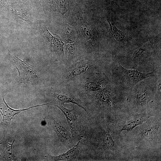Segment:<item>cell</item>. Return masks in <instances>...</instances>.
Segmentation results:
<instances>
[{
  "label": "cell",
  "instance_id": "obj_1",
  "mask_svg": "<svg viewBox=\"0 0 161 161\" xmlns=\"http://www.w3.org/2000/svg\"><path fill=\"white\" fill-rule=\"evenodd\" d=\"M154 66L152 72L144 73L137 69H129L123 66L119 63L113 64L112 77L114 84L121 88L130 89L140 81L148 77L157 76Z\"/></svg>",
  "mask_w": 161,
  "mask_h": 161
},
{
  "label": "cell",
  "instance_id": "obj_2",
  "mask_svg": "<svg viewBox=\"0 0 161 161\" xmlns=\"http://www.w3.org/2000/svg\"><path fill=\"white\" fill-rule=\"evenodd\" d=\"M151 77L140 81L131 89L135 95L136 103L139 106L143 107L147 105L154 91L156 89L158 80L157 82L150 78Z\"/></svg>",
  "mask_w": 161,
  "mask_h": 161
},
{
  "label": "cell",
  "instance_id": "obj_3",
  "mask_svg": "<svg viewBox=\"0 0 161 161\" xmlns=\"http://www.w3.org/2000/svg\"><path fill=\"white\" fill-rule=\"evenodd\" d=\"M18 72L20 83L35 84L38 82L36 71L31 65L21 60L15 55L11 56Z\"/></svg>",
  "mask_w": 161,
  "mask_h": 161
},
{
  "label": "cell",
  "instance_id": "obj_4",
  "mask_svg": "<svg viewBox=\"0 0 161 161\" xmlns=\"http://www.w3.org/2000/svg\"><path fill=\"white\" fill-rule=\"evenodd\" d=\"M53 105L59 109L65 116L72 135H78L79 132L74 113V109H68L64 107L63 105L60 104H56Z\"/></svg>",
  "mask_w": 161,
  "mask_h": 161
},
{
  "label": "cell",
  "instance_id": "obj_5",
  "mask_svg": "<svg viewBox=\"0 0 161 161\" xmlns=\"http://www.w3.org/2000/svg\"><path fill=\"white\" fill-rule=\"evenodd\" d=\"M52 126L54 131L56 133L58 139L68 148L73 146L71 137L66 129L55 120L52 121Z\"/></svg>",
  "mask_w": 161,
  "mask_h": 161
},
{
  "label": "cell",
  "instance_id": "obj_6",
  "mask_svg": "<svg viewBox=\"0 0 161 161\" xmlns=\"http://www.w3.org/2000/svg\"><path fill=\"white\" fill-rule=\"evenodd\" d=\"M3 103L0 104V112L3 116L2 123L7 125H10L11 119L16 114L19 113L22 111L27 110L34 107L44 105V104H43L33 106L26 109L16 110L11 109L7 106L4 100L3 97Z\"/></svg>",
  "mask_w": 161,
  "mask_h": 161
},
{
  "label": "cell",
  "instance_id": "obj_7",
  "mask_svg": "<svg viewBox=\"0 0 161 161\" xmlns=\"http://www.w3.org/2000/svg\"><path fill=\"white\" fill-rule=\"evenodd\" d=\"M95 67L96 66L92 63H78L75 64L65 74L64 77L66 79L74 78L81 75L91 69Z\"/></svg>",
  "mask_w": 161,
  "mask_h": 161
},
{
  "label": "cell",
  "instance_id": "obj_8",
  "mask_svg": "<svg viewBox=\"0 0 161 161\" xmlns=\"http://www.w3.org/2000/svg\"><path fill=\"white\" fill-rule=\"evenodd\" d=\"M81 142L79 141L75 145L71 148L65 153L58 156H48L46 157L52 160H72L76 158L79 155L81 150Z\"/></svg>",
  "mask_w": 161,
  "mask_h": 161
},
{
  "label": "cell",
  "instance_id": "obj_9",
  "mask_svg": "<svg viewBox=\"0 0 161 161\" xmlns=\"http://www.w3.org/2000/svg\"><path fill=\"white\" fill-rule=\"evenodd\" d=\"M108 81V78L105 74L103 77L87 81L83 86V88L87 91L97 92L106 86Z\"/></svg>",
  "mask_w": 161,
  "mask_h": 161
},
{
  "label": "cell",
  "instance_id": "obj_10",
  "mask_svg": "<svg viewBox=\"0 0 161 161\" xmlns=\"http://www.w3.org/2000/svg\"><path fill=\"white\" fill-rule=\"evenodd\" d=\"M52 96L55 100L47 103L48 105H52L58 104L63 105L65 103H72L75 104L83 109L87 113L86 109L83 105L77 100L73 97L62 94L55 93H52Z\"/></svg>",
  "mask_w": 161,
  "mask_h": 161
},
{
  "label": "cell",
  "instance_id": "obj_11",
  "mask_svg": "<svg viewBox=\"0 0 161 161\" xmlns=\"http://www.w3.org/2000/svg\"><path fill=\"white\" fill-rule=\"evenodd\" d=\"M144 120V118L141 116H137L132 118L125 123L121 131H130L136 126L142 123Z\"/></svg>",
  "mask_w": 161,
  "mask_h": 161
},
{
  "label": "cell",
  "instance_id": "obj_12",
  "mask_svg": "<svg viewBox=\"0 0 161 161\" xmlns=\"http://www.w3.org/2000/svg\"><path fill=\"white\" fill-rule=\"evenodd\" d=\"M102 144L105 150L106 149L113 150L114 143L108 130H104L102 135Z\"/></svg>",
  "mask_w": 161,
  "mask_h": 161
},
{
  "label": "cell",
  "instance_id": "obj_13",
  "mask_svg": "<svg viewBox=\"0 0 161 161\" xmlns=\"http://www.w3.org/2000/svg\"><path fill=\"white\" fill-rule=\"evenodd\" d=\"M159 127L158 125L151 126L147 128L143 132V137L148 141H152L156 137Z\"/></svg>",
  "mask_w": 161,
  "mask_h": 161
},
{
  "label": "cell",
  "instance_id": "obj_14",
  "mask_svg": "<svg viewBox=\"0 0 161 161\" xmlns=\"http://www.w3.org/2000/svg\"><path fill=\"white\" fill-rule=\"evenodd\" d=\"M107 21L110 27L109 32L114 38L116 41L118 42H121L125 39V37L124 34L121 31L118 29L114 24L110 23L108 20Z\"/></svg>",
  "mask_w": 161,
  "mask_h": 161
},
{
  "label": "cell",
  "instance_id": "obj_15",
  "mask_svg": "<svg viewBox=\"0 0 161 161\" xmlns=\"http://www.w3.org/2000/svg\"><path fill=\"white\" fill-rule=\"evenodd\" d=\"M66 53L68 59L70 60L74 59L76 55L77 49L75 44H69L66 45Z\"/></svg>",
  "mask_w": 161,
  "mask_h": 161
},
{
  "label": "cell",
  "instance_id": "obj_16",
  "mask_svg": "<svg viewBox=\"0 0 161 161\" xmlns=\"http://www.w3.org/2000/svg\"><path fill=\"white\" fill-rule=\"evenodd\" d=\"M44 31L49 41L51 43H52L53 38V36L49 32L47 28H44Z\"/></svg>",
  "mask_w": 161,
  "mask_h": 161
}]
</instances>
